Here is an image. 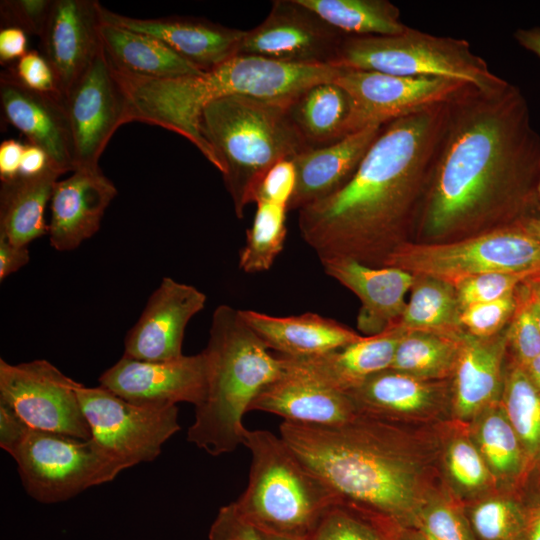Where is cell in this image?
Returning a JSON list of instances; mask_svg holds the SVG:
<instances>
[{"label": "cell", "mask_w": 540, "mask_h": 540, "mask_svg": "<svg viewBox=\"0 0 540 540\" xmlns=\"http://www.w3.org/2000/svg\"><path fill=\"white\" fill-rule=\"evenodd\" d=\"M539 177L540 134L520 88L510 82L496 92L468 86L449 102L420 230L437 239L532 218Z\"/></svg>", "instance_id": "obj_1"}, {"label": "cell", "mask_w": 540, "mask_h": 540, "mask_svg": "<svg viewBox=\"0 0 540 540\" xmlns=\"http://www.w3.org/2000/svg\"><path fill=\"white\" fill-rule=\"evenodd\" d=\"M449 102L383 125L351 179L299 210L300 234L320 261L346 257L382 267L423 206Z\"/></svg>", "instance_id": "obj_2"}, {"label": "cell", "mask_w": 540, "mask_h": 540, "mask_svg": "<svg viewBox=\"0 0 540 540\" xmlns=\"http://www.w3.org/2000/svg\"><path fill=\"white\" fill-rule=\"evenodd\" d=\"M280 436L341 501L395 522L418 508L416 472L380 419L359 415L330 426L283 421Z\"/></svg>", "instance_id": "obj_3"}, {"label": "cell", "mask_w": 540, "mask_h": 540, "mask_svg": "<svg viewBox=\"0 0 540 540\" xmlns=\"http://www.w3.org/2000/svg\"><path fill=\"white\" fill-rule=\"evenodd\" d=\"M112 71L127 98L131 121L183 136L215 166L214 156L199 132V117L208 103L233 95L291 101L312 85L335 80L342 69L329 64L300 65L236 55L209 71L175 78Z\"/></svg>", "instance_id": "obj_4"}, {"label": "cell", "mask_w": 540, "mask_h": 540, "mask_svg": "<svg viewBox=\"0 0 540 540\" xmlns=\"http://www.w3.org/2000/svg\"><path fill=\"white\" fill-rule=\"evenodd\" d=\"M205 361L206 389L195 407L187 440L212 456L243 445V416L258 394L283 372L273 355L243 320L240 309L218 306L213 315Z\"/></svg>", "instance_id": "obj_5"}, {"label": "cell", "mask_w": 540, "mask_h": 540, "mask_svg": "<svg viewBox=\"0 0 540 540\" xmlns=\"http://www.w3.org/2000/svg\"><path fill=\"white\" fill-rule=\"evenodd\" d=\"M289 103L233 95L211 101L200 114V135L214 156L238 218L254 202L272 165L308 149L289 119Z\"/></svg>", "instance_id": "obj_6"}, {"label": "cell", "mask_w": 540, "mask_h": 540, "mask_svg": "<svg viewBox=\"0 0 540 540\" xmlns=\"http://www.w3.org/2000/svg\"><path fill=\"white\" fill-rule=\"evenodd\" d=\"M243 445L251 454L249 480L233 502L240 516L260 534L308 538L323 514L341 501L280 437L248 430Z\"/></svg>", "instance_id": "obj_7"}, {"label": "cell", "mask_w": 540, "mask_h": 540, "mask_svg": "<svg viewBox=\"0 0 540 540\" xmlns=\"http://www.w3.org/2000/svg\"><path fill=\"white\" fill-rule=\"evenodd\" d=\"M331 65L404 77L454 79L486 92L499 91L508 84L472 51L467 40L411 27L395 35H346Z\"/></svg>", "instance_id": "obj_8"}, {"label": "cell", "mask_w": 540, "mask_h": 540, "mask_svg": "<svg viewBox=\"0 0 540 540\" xmlns=\"http://www.w3.org/2000/svg\"><path fill=\"white\" fill-rule=\"evenodd\" d=\"M414 276H429L455 285L491 272L540 274V242L516 223L437 244L401 242L383 261ZM537 275V276H538Z\"/></svg>", "instance_id": "obj_9"}, {"label": "cell", "mask_w": 540, "mask_h": 540, "mask_svg": "<svg viewBox=\"0 0 540 540\" xmlns=\"http://www.w3.org/2000/svg\"><path fill=\"white\" fill-rule=\"evenodd\" d=\"M33 499L51 504L114 480L126 468L92 438L82 440L30 428L10 453Z\"/></svg>", "instance_id": "obj_10"}, {"label": "cell", "mask_w": 540, "mask_h": 540, "mask_svg": "<svg viewBox=\"0 0 540 540\" xmlns=\"http://www.w3.org/2000/svg\"><path fill=\"white\" fill-rule=\"evenodd\" d=\"M77 394L91 438L126 469L155 460L181 428L177 406L133 404L100 385L80 383Z\"/></svg>", "instance_id": "obj_11"}, {"label": "cell", "mask_w": 540, "mask_h": 540, "mask_svg": "<svg viewBox=\"0 0 540 540\" xmlns=\"http://www.w3.org/2000/svg\"><path fill=\"white\" fill-rule=\"evenodd\" d=\"M79 385L45 359L19 364L0 359V401L36 430L91 439Z\"/></svg>", "instance_id": "obj_12"}, {"label": "cell", "mask_w": 540, "mask_h": 540, "mask_svg": "<svg viewBox=\"0 0 540 540\" xmlns=\"http://www.w3.org/2000/svg\"><path fill=\"white\" fill-rule=\"evenodd\" d=\"M335 82L351 101L347 135L447 103L472 86L448 78L404 77L353 69H342Z\"/></svg>", "instance_id": "obj_13"}, {"label": "cell", "mask_w": 540, "mask_h": 540, "mask_svg": "<svg viewBox=\"0 0 540 540\" xmlns=\"http://www.w3.org/2000/svg\"><path fill=\"white\" fill-rule=\"evenodd\" d=\"M64 98L75 170L99 168V159L115 131L131 122L127 98L103 48Z\"/></svg>", "instance_id": "obj_14"}, {"label": "cell", "mask_w": 540, "mask_h": 540, "mask_svg": "<svg viewBox=\"0 0 540 540\" xmlns=\"http://www.w3.org/2000/svg\"><path fill=\"white\" fill-rule=\"evenodd\" d=\"M345 36L299 0H275L266 18L246 30L238 55L331 65Z\"/></svg>", "instance_id": "obj_15"}, {"label": "cell", "mask_w": 540, "mask_h": 540, "mask_svg": "<svg viewBox=\"0 0 540 540\" xmlns=\"http://www.w3.org/2000/svg\"><path fill=\"white\" fill-rule=\"evenodd\" d=\"M100 386L137 405L198 406L205 395L206 371L202 352L169 361H145L122 356L99 377Z\"/></svg>", "instance_id": "obj_16"}, {"label": "cell", "mask_w": 540, "mask_h": 540, "mask_svg": "<svg viewBox=\"0 0 540 540\" xmlns=\"http://www.w3.org/2000/svg\"><path fill=\"white\" fill-rule=\"evenodd\" d=\"M206 299L194 286L164 277L126 334L123 356L145 361L181 358L186 326Z\"/></svg>", "instance_id": "obj_17"}, {"label": "cell", "mask_w": 540, "mask_h": 540, "mask_svg": "<svg viewBox=\"0 0 540 540\" xmlns=\"http://www.w3.org/2000/svg\"><path fill=\"white\" fill-rule=\"evenodd\" d=\"M0 103L5 119L45 151L62 174L75 171L74 144L65 98L24 86L12 69L1 73Z\"/></svg>", "instance_id": "obj_18"}, {"label": "cell", "mask_w": 540, "mask_h": 540, "mask_svg": "<svg viewBox=\"0 0 540 540\" xmlns=\"http://www.w3.org/2000/svg\"><path fill=\"white\" fill-rule=\"evenodd\" d=\"M100 5L96 0H53L40 47L63 97L103 48Z\"/></svg>", "instance_id": "obj_19"}, {"label": "cell", "mask_w": 540, "mask_h": 540, "mask_svg": "<svg viewBox=\"0 0 540 540\" xmlns=\"http://www.w3.org/2000/svg\"><path fill=\"white\" fill-rule=\"evenodd\" d=\"M402 334L403 330L394 326L323 354L308 357L279 355L283 373L348 393L369 377L391 367Z\"/></svg>", "instance_id": "obj_20"}, {"label": "cell", "mask_w": 540, "mask_h": 540, "mask_svg": "<svg viewBox=\"0 0 540 540\" xmlns=\"http://www.w3.org/2000/svg\"><path fill=\"white\" fill-rule=\"evenodd\" d=\"M100 14L103 22L159 39L204 72L238 55L246 33V30L196 17L134 18L108 10L102 5Z\"/></svg>", "instance_id": "obj_21"}, {"label": "cell", "mask_w": 540, "mask_h": 540, "mask_svg": "<svg viewBox=\"0 0 540 540\" xmlns=\"http://www.w3.org/2000/svg\"><path fill=\"white\" fill-rule=\"evenodd\" d=\"M117 195L115 185L96 169H77L58 180L50 199L49 241L58 251H71L100 228L105 210Z\"/></svg>", "instance_id": "obj_22"}, {"label": "cell", "mask_w": 540, "mask_h": 540, "mask_svg": "<svg viewBox=\"0 0 540 540\" xmlns=\"http://www.w3.org/2000/svg\"><path fill=\"white\" fill-rule=\"evenodd\" d=\"M326 274L351 290L361 301L358 329L373 336L399 321L415 276L396 267H374L352 258L321 261Z\"/></svg>", "instance_id": "obj_23"}, {"label": "cell", "mask_w": 540, "mask_h": 540, "mask_svg": "<svg viewBox=\"0 0 540 540\" xmlns=\"http://www.w3.org/2000/svg\"><path fill=\"white\" fill-rule=\"evenodd\" d=\"M383 126H369L322 147L308 148L291 160L296 186L288 211L302 209L341 189L354 175Z\"/></svg>", "instance_id": "obj_24"}, {"label": "cell", "mask_w": 540, "mask_h": 540, "mask_svg": "<svg viewBox=\"0 0 540 540\" xmlns=\"http://www.w3.org/2000/svg\"><path fill=\"white\" fill-rule=\"evenodd\" d=\"M251 410L278 415L286 422L317 426L343 424L361 415L348 394L283 372L258 394Z\"/></svg>", "instance_id": "obj_25"}, {"label": "cell", "mask_w": 540, "mask_h": 540, "mask_svg": "<svg viewBox=\"0 0 540 540\" xmlns=\"http://www.w3.org/2000/svg\"><path fill=\"white\" fill-rule=\"evenodd\" d=\"M245 323L270 350L287 357H308L330 352L362 336L316 313L276 317L254 310H240Z\"/></svg>", "instance_id": "obj_26"}, {"label": "cell", "mask_w": 540, "mask_h": 540, "mask_svg": "<svg viewBox=\"0 0 540 540\" xmlns=\"http://www.w3.org/2000/svg\"><path fill=\"white\" fill-rule=\"evenodd\" d=\"M506 331L491 338L466 333L454 371V410L461 419H471L498 403L504 380L502 360Z\"/></svg>", "instance_id": "obj_27"}, {"label": "cell", "mask_w": 540, "mask_h": 540, "mask_svg": "<svg viewBox=\"0 0 540 540\" xmlns=\"http://www.w3.org/2000/svg\"><path fill=\"white\" fill-rule=\"evenodd\" d=\"M100 36L111 67L148 78H175L204 71L148 34L102 21Z\"/></svg>", "instance_id": "obj_28"}, {"label": "cell", "mask_w": 540, "mask_h": 540, "mask_svg": "<svg viewBox=\"0 0 540 540\" xmlns=\"http://www.w3.org/2000/svg\"><path fill=\"white\" fill-rule=\"evenodd\" d=\"M346 394L361 415L391 419L431 411L439 404L441 389L433 381L389 368Z\"/></svg>", "instance_id": "obj_29"}, {"label": "cell", "mask_w": 540, "mask_h": 540, "mask_svg": "<svg viewBox=\"0 0 540 540\" xmlns=\"http://www.w3.org/2000/svg\"><path fill=\"white\" fill-rule=\"evenodd\" d=\"M60 175L62 172L50 165L40 174L1 182L0 233L11 243L28 246L49 234L45 208Z\"/></svg>", "instance_id": "obj_30"}, {"label": "cell", "mask_w": 540, "mask_h": 540, "mask_svg": "<svg viewBox=\"0 0 540 540\" xmlns=\"http://www.w3.org/2000/svg\"><path fill=\"white\" fill-rule=\"evenodd\" d=\"M288 116L308 148L332 144L347 136L351 101L335 82L317 83L293 98Z\"/></svg>", "instance_id": "obj_31"}, {"label": "cell", "mask_w": 540, "mask_h": 540, "mask_svg": "<svg viewBox=\"0 0 540 540\" xmlns=\"http://www.w3.org/2000/svg\"><path fill=\"white\" fill-rule=\"evenodd\" d=\"M460 306L454 285L429 276H415L411 295L396 327L460 336Z\"/></svg>", "instance_id": "obj_32"}, {"label": "cell", "mask_w": 540, "mask_h": 540, "mask_svg": "<svg viewBox=\"0 0 540 540\" xmlns=\"http://www.w3.org/2000/svg\"><path fill=\"white\" fill-rule=\"evenodd\" d=\"M330 26L349 36H386L408 27L387 0H299Z\"/></svg>", "instance_id": "obj_33"}, {"label": "cell", "mask_w": 540, "mask_h": 540, "mask_svg": "<svg viewBox=\"0 0 540 540\" xmlns=\"http://www.w3.org/2000/svg\"><path fill=\"white\" fill-rule=\"evenodd\" d=\"M465 334L404 331L390 369L434 381L454 373Z\"/></svg>", "instance_id": "obj_34"}, {"label": "cell", "mask_w": 540, "mask_h": 540, "mask_svg": "<svg viewBox=\"0 0 540 540\" xmlns=\"http://www.w3.org/2000/svg\"><path fill=\"white\" fill-rule=\"evenodd\" d=\"M476 439L491 474L500 480L515 481L530 465L520 439L499 403L480 414Z\"/></svg>", "instance_id": "obj_35"}, {"label": "cell", "mask_w": 540, "mask_h": 540, "mask_svg": "<svg viewBox=\"0 0 540 540\" xmlns=\"http://www.w3.org/2000/svg\"><path fill=\"white\" fill-rule=\"evenodd\" d=\"M502 407L517 433L530 465L540 461V390L514 363L503 385Z\"/></svg>", "instance_id": "obj_36"}, {"label": "cell", "mask_w": 540, "mask_h": 540, "mask_svg": "<svg viewBox=\"0 0 540 540\" xmlns=\"http://www.w3.org/2000/svg\"><path fill=\"white\" fill-rule=\"evenodd\" d=\"M287 208L270 202H257L256 213L246 231L245 244L239 253V268L258 273L271 268L284 248L287 236Z\"/></svg>", "instance_id": "obj_37"}, {"label": "cell", "mask_w": 540, "mask_h": 540, "mask_svg": "<svg viewBox=\"0 0 540 540\" xmlns=\"http://www.w3.org/2000/svg\"><path fill=\"white\" fill-rule=\"evenodd\" d=\"M528 511L513 499L482 501L470 513L473 533L479 540H523Z\"/></svg>", "instance_id": "obj_38"}, {"label": "cell", "mask_w": 540, "mask_h": 540, "mask_svg": "<svg viewBox=\"0 0 540 540\" xmlns=\"http://www.w3.org/2000/svg\"><path fill=\"white\" fill-rule=\"evenodd\" d=\"M339 501L320 518L307 540H391L378 521Z\"/></svg>", "instance_id": "obj_39"}, {"label": "cell", "mask_w": 540, "mask_h": 540, "mask_svg": "<svg viewBox=\"0 0 540 540\" xmlns=\"http://www.w3.org/2000/svg\"><path fill=\"white\" fill-rule=\"evenodd\" d=\"M537 275L532 272H491L466 278L454 285L460 309L501 299Z\"/></svg>", "instance_id": "obj_40"}, {"label": "cell", "mask_w": 540, "mask_h": 540, "mask_svg": "<svg viewBox=\"0 0 540 540\" xmlns=\"http://www.w3.org/2000/svg\"><path fill=\"white\" fill-rule=\"evenodd\" d=\"M516 292L501 299L461 309L460 324L465 333L476 338H491L501 333L517 307Z\"/></svg>", "instance_id": "obj_41"}, {"label": "cell", "mask_w": 540, "mask_h": 540, "mask_svg": "<svg viewBox=\"0 0 540 540\" xmlns=\"http://www.w3.org/2000/svg\"><path fill=\"white\" fill-rule=\"evenodd\" d=\"M446 463L451 478L465 490H479L490 481L492 474L479 449L464 438L450 444Z\"/></svg>", "instance_id": "obj_42"}, {"label": "cell", "mask_w": 540, "mask_h": 540, "mask_svg": "<svg viewBox=\"0 0 540 540\" xmlns=\"http://www.w3.org/2000/svg\"><path fill=\"white\" fill-rule=\"evenodd\" d=\"M518 302L506 330L507 344L512 348L515 363L526 367L540 354V328L522 288H518Z\"/></svg>", "instance_id": "obj_43"}, {"label": "cell", "mask_w": 540, "mask_h": 540, "mask_svg": "<svg viewBox=\"0 0 540 540\" xmlns=\"http://www.w3.org/2000/svg\"><path fill=\"white\" fill-rule=\"evenodd\" d=\"M424 540H475L461 513L445 503L427 508L419 518Z\"/></svg>", "instance_id": "obj_44"}, {"label": "cell", "mask_w": 540, "mask_h": 540, "mask_svg": "<svg viewBox=\"0 0 540 540\" xmlns=\"http://www.w3.org/2000/svg\"><path fill=\"white\" fill-rule=\"evenodd\" d=\"M53 0H2L1 22L5 27H15L27 34L42 36Z\"/></svg>", "instance_id": "obj_45"}, {"label": "cell", "mask_w": 540, "mask_h": 540, "mask_svg": "<svg viewBox=\"0 0 540 540\" xmlns=\"http://www.w3.org/2000/svg\"><path fill=\"white\" fill-rule=\"evenodd\" d=\"M295 186L296 170L293 161L291 158L279 160L261 179L254 195V203L270 202L284 206L288 210Z\"/></svg>", "instance_id": "obj_46"}, {"label": "cell", "mask_w": 540, "mask_h": 540, "mask_svg": "<svg viewBox=\"0 0 540 540\" xmlns=\"http://www.w3.org/2000/svg\"><path fill=\"white\" fill-rule=\"evenodd\" d=\"M12 70L17 79L30 89L47 93H60L50 64L38 51H28L17 60Z\"/></svg>", "instance_id": "obj_47"}, {"label": "cell", "mask_w": 540, "mask_h": 540, "mask_svg": "<svg viewBox=\"0 0 540 540\" xmlns=\"http://www.w3.org/2000/svg\"><path fill=\"white\" fill-rule=\"evenodd\" d=\"M208 540H262V537L240 516L232 502L219 509L210 527Z\"/></svg>", "instance_id": "obj_48"}, {"label": "cell", "mask_w": 540, "mask_h": 540, "mask_svg": "<svg viewBox=\"0 0 540 540\" xmlns=\"http://www.w3.org/2000/svg\"><path fill=\"white\" fill-rule=\"evenodd\" d=\"M30 428L10 406L0 401V447L3 450L10 454Z\"/></svg>", "instance_id": "obj_49"}, {"label": "cell", "mask_w": 540, "mask_h": 540, "mask_svg": "<svg viewBox=\"0 0 540 540\" xmlns=\"http://www.w3.org/2000/svg\"><path fill=\"white\" fill-rule=\"evenodd\" d=\"M30 260L28 246H19L11 243L0 233V280L3 281L10 274L18 271Z\"/></svg>", "instance_id": "obj_50"}, {"label": "cell", "mask_w": 540, "mask_h": 540, "mask_svg": "<svg viewBox=\"0 0 540 540\" xmlns=\"http://www.w3.org/2000/svg\"><path fill=\"white\" fill-rule=\"evenodd\" d=\"M27 33L19 28L4 27L0 30V63L5 65L20 59L27 51Z\"/></svg>", "instance_id": "obj_51"}, {"label": "cell", "mask_w": 540, "mask_h": 540, "mask_svg": "<svg viewBox=\"0 0 540 540\" xmlns=\"http://www.w3.org/2000/svg\"><path fill=\"white\" fill-rule=\"evenodd\" d=\"M24 145L17 140L8 139L0 145V179L10 181L19 176Z\"/></svg>", "instance_id": "obj_52"}, {"label": "cell", "mask_w": 540, "mask_h": 540, "mask_svg": "<svg viewBox=\"0 0 540 540\" xmlns=\"http://www.w3.org/2000/svg\"><path fill=\"white\" fill-rule=\"evenodd\" d=\"M50 161L43 149L27 143L24 145L19 176H34L50 166Z\"/></svg>", "instance_id": "obj_53"}, {"label": "cell", "mask_w": 540, "mask_h": 540, "mask_svg": "<svg viewBox=\"0 0 540 540\" xmlns=\"http://www.w3.org/2000/svg\"><path fill=\"white\" fill-rule=\"evenodd\" d=\"M513 37L518 45L534 54L540 61V26L518 28Z\"/></svg>", "instance_id": "obj_54"}, {"label": "cell", "mask_w": 540, "mask_h": 540, "mask_svg": "<svg viewBox=\"0 0 540 540\" xmlns=\"http://www.w3.org/2000/svg\"><path fill=\"white\" fill-rule=\"evenodd\" d=\"M540 328V281L529 279L521 286Z\"/></svg>", "instance_id": "obj_55"}, {"label": "cell", "mask_w": 540, "mask_h": 540, "mask_svg": "<svg viewBox=\"0 0 540 540\" xmlns=\"http://www.w3.org/2000/svg\"><path fill=\"white\" fill-rule=\"evenodd\" d=\"M523 540H540V500L529 508Z\"/></svg>", "instance_id": "obj_56"}, {"label": "cell", "mask_w": 540, "mask_h": 540, "mask_svg": "<svg viewBox=\"0 0 540 540\" xmlns=\"http://www.w3.org/2000/svg\"><path fill=\"white\" fill-rule=\"evenodd\" d=\"M529 236L540 242V217H532L517 223Z\"/></svg>", "instance_id": "obj_57"}, {"label": "cell", "mask_w": 540, "mask_h": 540, "mask_svg": "<svg viewBox=\"0 0 540 540\" xmlns=\"http://www.w3.org/2000/svg\"><path fill=\"white\" fill-rule=\"evenodd\" d=\"M523 368L533 385L540 390V354Z\"/></svg>", "instance_id": "obj_58"}, {"label": "cell", "mask_w": 540, "mask_h": 540, "mask_svg": "<svg viewBox=\"0 0 540 540\" xmlns=\"http://www.w3.org/2000/svg\"><path fill=\"white\" fill-rule=\"evenodd\" d=\"M262 540H307L308 538H285V537H277V536H270V535H262Z\"/></svg>", "instance_id": "obj_59"}, {"label": "cell", "mask_w": 540, "mask_h": 540, "mask_svg": "<svg viewBox=\"0 0 540 540\" xmlns=\"http://www.w3.org/2000/svg\"><path fill=\"white\" fill-rule=\"evenodd\" d=\"M537 195H538V198H539V201H540V177H539L538 184H537Z\"/></svg>", "instance_id": "obj_60"}, {"label": "cell", "mask_w": 540, "mask_h": 540, "mask_svg": "<svg viewBox=\"0 0 540 540\" xmlns=\"http://www.w3.org/2000/svg\"><path fill=\"white\" fill-rule=\"evenodd\" d=\"M531 279L540 281V274L538 276H536V277L531 278Z\"/></svg>", "instance_id": "obj_61"}]
</instances>
